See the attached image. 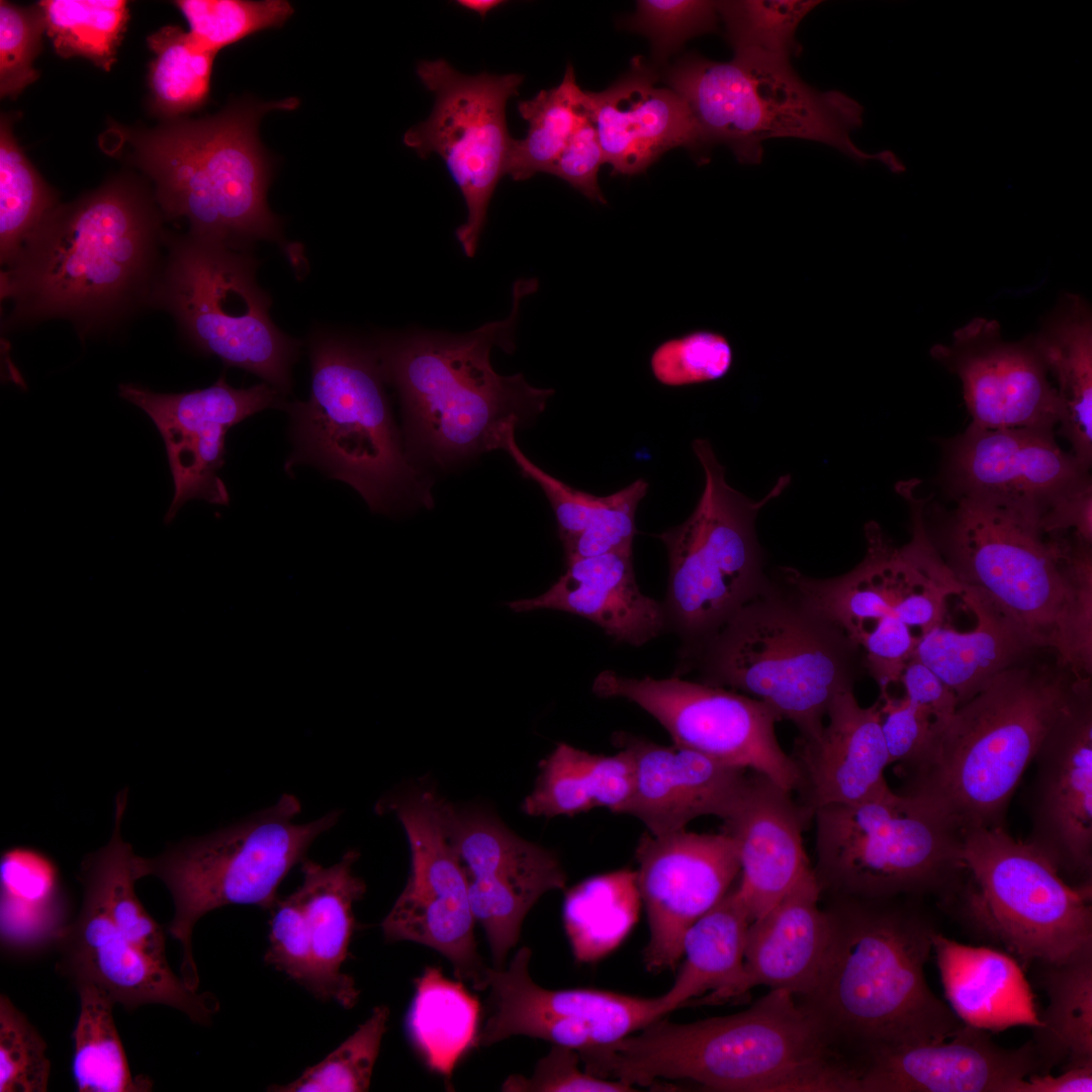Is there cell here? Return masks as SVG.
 Returning <instances> with one entry per match:
<instances>
[{
	"mask_svg": "<svg viewBox=\"0 0 1092 1092\" xmlns=\"http://www.w3.org/2000/svg\"><path fill=\"white\" fill-rule=\"evenodd\" d=\"M638 1034L579 1052L584 1070L630 1086L689 1080L712 1091L854 1092L855 1072L790 992L695 1022L660 1018Z\"/></svg>",
	"mask_w": 1092,
	"mask_h": 1092,
	"instance_id": "obj_1",
	"label": "cell"
},
{
	"mask_svg": "<svg viewBox=\"0 0 1092 1092\" xmlns=\"http://www.w3.org/2000/svg\"><path fill=\"white\" fill-rule=\"evenodd\" d=\"M910 898H830L825 908L824 960L798 1000L852 1065L881 1049L947 1038L965 1024L926 981L938 931Z\"/></svg>",
	"mask_w": 1092,
	"mask_h": 1092,
	"instance_id": "obj_2",
	"label": "cell"
},
{
	"mask_svg": "<svg viewBox=\"0 0 1092 1092\" xmlns=\"http://www.w3.org/2000/svg\"><path fill=\"white\" fill-rule=\"evenodd\" d=\"M161 215L154 193L127 175L54 207L1 273V298L13 304L6 323L62 317L86 333L150 296Z\"/></svg>",
	"mask_w": 1092,
	"mask_h": 1092,
	"instance_id": "obj_3",
	"label": "cell"
},
{
	"mask_svg": "<svg viewBox=\"0 0 1092 1092\" xmlns=\"http://www.w3.org/2000/svg\"><path fill=\"white\" fill-rule=\"evenodd\" d=\"M924 524L954 578L994 604L1038 646L1092 674V543L1045 534L1040 519L970 498L932 507Z\"/></svg>",
	"mask_w": 1092,
	"mask_h": 1092,
	"instance_id": "obj_4",
	"label": "cell"
},
{
	"mask_svg": "<svg viewBox=\"0 0 1092 1092\" xmlns=\"http://www.w3.org/2000/svg\"><path fill=\"white\" fill-rule=\"evenodd\" d=\"M535 281H518L511 314L462 335L413 332L385 336L373 347L385 381L399 397L410 461L447 467L497 449L509 422L524 427L541 414L553 389L522 374L494 371V346L511 352L522 296Z\"/></svg>",
	"mask_w": 1092,
	"mask_h": 1092,
	"instance_id": "obj_5",
	"label": "cell"
},
{
	"mask_svg": "<svg viewBox=\"0 0 1092 1092\" xmlns=\"http://www.w3.org/2000/svg\"><path fill=\"white\" fill-rule=\"evenodd\" d=\"M1085 677L1037 648L960 705L901 775L964 831L1004 826L1010 800L1045 735Z\"/></svg>",
	"mask_w": 1092,
	"mask_h": 1092,
	"instance_id": "obj_6",
	"label": "cell"
},
{
	"mask_svg": "<svg viewBox=\"0 0 1092 1092\" xmlns=\"http://www.w3.org/2000/svg\"><path fill=\"white\" fill-rule=\"evenodd\" d=\"M299 103L296 97L244 98L199 119L115 129L131 147L129 161L154 183L166 218H185L194 238L248 249L256 241L282 240L281 220L267 203L273 162L259 139L260 120Z\"/></svg>",
	"mask_w": 1092,
	"mask_h": 1092,
	"instance_id": "obj_7",
	"label": "cell"
},
{
	"mask_svg": "<svg viewBox=\"0 0 1092 1092\" xmlns=\"http://www.w3.org/2000/svg\"><path fill=\"white\" fill-rule=\"evenodd\" d=\"M309 356L310 395L285 406L293 441L285 468H320L351 485L376 513L431 508V484L406 456L373 348L318 332Z\"/></svg>",
	"mask_w": 1092,
	"mask_h": 1092,
	"instance_id": "obj_8",
	"label": "cell"
},
{
	"mask_svg": "<svg viewBox=\"0 0 1092 1092\" xmlns=\"http://www.w3.org/2000/svg\"><path fill=\"white\" fill-rule=\"evenodd\" d=\"M743 606L684 665L702 682L739 690L791 721L799 739L822 731L833 698L853 690L860 649L782 579Z\"/></svg>",
	"mask_w": 1092,
	"mask_h": 1092,
	"instance_id": "obj_9",
	"label": "cell"
},
{
	"mask_svg": "<svg viewBox=\"0 0 1092 1092\" xmlns=\"http://www.w3.org/2000/svg\"><path fill=\"white\" fill-rule=\"evenodd\" d=\"M662 81L687 104L704 150L723 144L742 164H759L762 143L796 138L825 144L857 163L902 168L890 150L868 153L850 134L862 125L863 107L840 91L805 83L791 63L716 62L689 54L664 68Z\"/></svg>",
	"mask_w": 1092,
	"mask_h": 1092,
	"instance_id": "obj_10",
	"label": "cell"
},
{
	"mask_svg": "<svg viewBox=\"0 0 1092 1092\" xmlns=\"http://www.w3.org/2000/svg\"><path fill=\"white\" fill-rule=\"evenodd\" d=\"M816 866L829 898H946L963 873V830L927 800L887 788L818 809Z\"/></svg>",
	"mask_w": 1092,
	"mask_h": 1092,
	"instance_id": "obj_11",
	"label": "cell"
},
{
	"mask_svg": "<svg viewBox=\"0 0 1092 1092\" xmlns=\"http://www.w3.org/2000/svg\"><path fill=\"white\" fill-rule=\"evenodd\" d=\"M300 811L299 800L284 794L273 806L241 822L184 840L155 857L138 855L139 880L156 877L172 896L174 915L167 930L181 945L180 977L188 987H199L192 951L196 922L226 905L271 911L280 899L283 880L340 816L339 811H331L316 820L296 823Z\"/></svg>",
	"mask_w": 1092,
	"mask_h": 1092,
	"instance_id": "obj_12",
	"label": "cell"
},
{
	"mask_svg": "<svg viewBox=\"0 0 1092 1092\" xmlns=\"http://www.w3.org/2000/svg\"><path fill=\"white\" fill-rule=\"evenodd\" d=\"M962 860L944 901L1021 962L1060 964L1092 950V881L1071 885L1005 826L964 830Z\"/></svg>",
	"mask_w": 1092,
	"mask_h": 1092,
	"instance_id": "obj_13",
	"label": "cell"
},
{
	"mask_svg": "<svg viewBox=\"0 0 1092 1092\" xmlns=\"http://www.w3.org/2000/svg\"><path fill=\"white\" fill-rule=\"evenodd\" d=\"M692 447L705 474L703 492L684 523L657 535L669 565L663 606L668 628L684 642L682 665L743 606L774 585L763 571L755 520L791 482L790 475L780 477L754 502L726 482L708 440L696 439Z\"/></svg>",
	"mask_w": 1092,
	"mask_h": 1092,
	"instance_id": "obj_14",
	"label": "cell"
},
{
	"mask_svg": "<svg viewBox=\"0 0 1092 1092\" xmlns=\"http://www.w3.org/2000/svg\"><path fill=\"white\" fill-rule=\"evenodd\" d=\"M167 243L166 265L153 284L151 303L170 312L202 353L289 393L300 343L271 320V299L256 281L255 257L248 249L190 235Z\"/></svg>",
	"mask_w": 1092,
	"mask_h": 1092,
	"instance_id": "obj_15",
	"label": "cell"
},
{
	"mask_svg": "<svg viewBox=\"0 0 1092 1092\" xmlns=\"http://www.w3.org/2000/svg\"><path fill=\"white\" fill-rule=\"evenodd\" d=\"M416 73L434 104L425 120L405 131L403 144L423 159L436 154L445 163L467 209L455 235L464 254L473 257L489 201L507 175L514 139L506 107L518 95L524 76L467 75L444 59L421 61Z\"/></svg>",
	"mask_w": 1092,
	"mask_h": 1092,
	"instance_id": "obj_16",
	"label": "cell"
},
{
	"mask_svg": "<svg viewBox=\"0 0 1092 1092\" xmlns=\"http://www.w3.org/2000/svg\"><path fill=\"white\" fill-rule=\"evenodd\" d=\"M443 803L433 791L414 789L379 804L400 821L411 851L406 885L380 926L387 942L412 941L440 952L459 981L483 991L487 967L477 950L467 878L446 833Z\"/></svg>",
	"mask_w": 1092,
	"mask_h": 1092,
	"instance_id": "obj_17",
	"label": "cell"
},
{
	"mask_svg": "<svg viewBox=\"0 0 1092 1092\" xmlns=\"http://www.w3.org/2000/svg\"><path fill=\"white\" fill-rule=\"evenodd\" d=\"M911 531L910 541L897 547L871 522L866 556L849 572L816 579L788 567L782 579L855 645L882 621L901 622L920 639L943 620L957 582L926 532Z\"/></svg>",
	"mask_w": 1092,
	"mask_h": 1092,
	"instance_id": "obj_18",
	"label": "cell"
},
{
	"mask_svg": "<svg viewBox=\"0 0 1092 1092\" xmlns=\"http://www.w3.org/2000/svg\"><path fill=\"white\" fill-rule=\"evenodd\" d=\"M592 691L600 698H621L637 705L669 733L675 745L759 772L789 793L799 787V767L776 736L780 718L757 699L676 676L637 678L613 670L601 671Z\"/></svg>",
	"mask_w": 1092,
	"mask_h": 1092,
	"instance_id": "obj_19",
	"label": "cell"
},
{
	"mask_svg": "<svg viewBox=\"0 0 1092 1092\" xmlns=\"http://www.w3.org/2000/svg\"><path fill=\"white\" fill-rule=\"evenodd\" d=\"M359 855L349 849L330 867L301 861V884L270 911L264 956L267 965L315 998L346 1009L360 995L354 978L342 971L356 927L354 904L366 893L364 880L354 872Z\"/></svg>",
	"mask_w": 1092,
	"mask_h": 1092,
	"instance_id": "obj_20",
	"label": "cell"
},
{
	"mask_svg": "<svg viewBox=\"0 0 1092 1092\" xmlns=\"http://www.w3.org/2000/svg\"><path fill=\"white\" fill-rule=\"evenodd\" d=\"M531 954L523 946L508 968L487 967L489 1012L477 1045L526 1035L580 1052L639 1031L677 1008L667 992L640 998L594 989H545L529 974Z\"/></svg>",
	"mask_w": 1092,
	"mask_h": 1092,
	"instance_id": "obj_21",
	"label": "cell"
},
{
	"mask_svg": "<svg viewBox=\"0 0 1092 1092\" xmlns=\"http://www.w3.org/2000/svg\"><path fill=\"white\" fill-rule=\"evenodd\" d=\"M443 820L465 871L470 908L485 932L492 968L503 969L526 915L545 893L565 888V871L553 851L520 837L489 811L444 800Z\"/></svg>",
	"mask_w": 1092,
	"mask_h": 1092,
	"instance_id": "obj_22",
	"label": "cell"
},
{
	"mask_svg": "<svg viewBox=\"0 0 1092 1092\" xmlns=\"http://www.w3.org/2000/svg\"><path fill=\"white\" fill-rule=\"evenodd\" d=\"M943 479L950 495L1039 519L1091 483L1088 468L1057 443L1054 430L977 429L943 444Z\"/></svg>",
	"mask_w": 1092,
	"mask_h": 1092,
	"instance_id": "obj_23",
	"label": "cell"
},
{
	"mask_svg": "<svg viewBox=\"0 0 1092 1092\" xmlns=\"http://www.w3.org/2000/svg\"><path fill=\"white\" fill-rule=\"evenodd\" d=\"M118 393L152 419L164 441L174 482L167 524L191 499L228 505L230 496L218 476L228 431L261 411L285 408L287 403L266 382L236 388L224 376L209 387L181 393L154 392L133 383L120 384Z\"/></svg>",
	"mask_w": 1092,
	"mask_h": 1092,
	"instance_id": "obj_24",
	"label": "cell"
},
{
	"mask_svg": "<svg viewBox=\"0 0 1092 1092\" xmlns=\"http://www.w3.org/2000/svg\"><path fill=\"white\" fill-rule=\"evenodd\" d=\"M635 858L650 933L645 968L650 973L674 970L687 930L725 896L740 873L736 846L724 831L647 832L638 841Z\"/></svg>",
	"mask_w": 1092,
	"mask_h": 1092,
	"instance_id": "obj_25",
	"label": "cell"
},
{
	"mask_svg": "<svg viewBox=\"0 0 1092 1092\" xmlns=\"http://www.w3.org/2000/svg\"><path fill=\"white\" fill-rule=\"evenodd\" d=\"M1026 841L1061 875L1092 881V682L1082 677L1035 753Z\"/></svg>",
	"mask_w": 1092,
	"mask_h": 1092,
	"instance_id": "obj_26",
	"label": "cell"
},
{
	"mask_svg": "<svg viewBox=\"0 0 1092 1092\" xmlns=\"http://www.w3.org/2000/svg\"><path fill=\"white\" fill-rule=\"evenodd\" d=\"M930 355L961 380L970 427L1059 425L1061 400L1033 335L1005 342L997 321L975 317L954 331L950 344L934 345Z\"/></svg>",
	"mask_w": 1092,
	"mask_h": 1092,
	"instance_id": "obj_27",
	"label": "cell"
},
{
	"mask_svg": "<svg viewBox=\"0 0 1092 1092\" xmlns=\"http://www.w3.org/2000/svg\"><path fill=\"white\" fill-rule=\"evenodd\" d=\"M82 887L80 912L52 940L59 954L56 972L74 988L96 986L127 1011L161 1004L194 1023L210 1024L219 1011L215 996L188 987L171 968L150 959L114 925L94 889Z\"/></svg>",
	"mask_w": 1092,
	"mask_h": 1092,
	"instance_id": "obj_28",
	"label": "cell"
},
{
	"mask_svg": "<svg viewBox=\"0 0 1092 1092\" xmlns=\"http://www.w3.org/2000/svg\"><path fill=\"white\" fill-rule=\"evenodd\" d=\"M854 1069L855 1092H1008L1040 1065L1032 1040L1002 1048L987 1030L964 1024L944 1039L875 1051Z\"/></svg>",
	"mask_w": 1092,
	"mask_h": 1092,
	"instance_id": "obj_29",
	"label": "cell"
},
{
	"mask_svg": "<svg viewBox=\"0 0 1092 1092\" xmlns=\"http://www.w3.org/2000/svg\"><path fill=\"white\" fill-rule=\"evenodd\" d=\"M613 743L628 752L633 791L626 811L651 835L682 829L694 819H728L746 788L747 769L678 745H661L619 731Z\"/></svg>",
	"mask_w": 1092,
	"mask_h": 1092,
	"instance_id": "obj_30",
	"label": "cell"
},
{
	"mask_svg": "<svg viewBox=\"0 0 1092 1092\" xmlns=\"http://www.w3.org/2000/svg\"><path fill=\"white\" fill-rule=\"evenodd\" d=\"M641 57L601 92L583 91V109L594 123L612 175L644 173L664 153L677 147L705 151L685 101Z\"/></svg>",
	"mask_w": 1092,
	"mask_h": 1092,
	"instance_id": "obj_31",
	"label": "cell"
},
{
	"mask_svg": "<svg viewBox=\"0 0 1092 1092\" xmlns=\"http://www.w3.org/2000/svg\"><path fill=\"white\" fill-rule=\"evenodd\" d=\"M767 777L752 771L724 829L736 846L741 879L735 892L749 919L766 913L811 866L802 833L803 809Z\"/></svg>",
	"mask_w": 1092,
	"mask_h": 1092,
	"instance_id": "obj_32",
	"label": "cell"
},
{
	"mask_svg": "<svg viewBox=\"0 0 1092 1092\" xmlns=\"http://www.w3.org/2000/svg\"><path fill=\"white\" fill-rule=\"evenodd\" d=\"M826 716L828 724L816 738L797 739L793 757L800 771L797 802L809 821L820 808L855 804L889 788L879 701L864 708L853 690L844 691Z\"/></svg>",
	"mask_w": 1092,
	"mask_h": 1092,
	"instance_id": "obj_33",
	"label": "cell"
},
{
	"mask_svg": "<svg viewBox=\"0 0 1092 1092\" xmlns=\"http://www.w3.org/2000/svg\"><path fill=\"white\" fill-rule=\"evenodd\" d=\"M821 889L813 869L747 929L743 972L727 1001L766 986L797 999L814 988L829 939V919L819 907Z\"/></svg>",
	"mask_w": 1092,
	"mask_h": 1092,
	"instance_id": "obj_34",
	"label": "cell"
},
{
	"mask_svg": "<svg viewBox=\"0 0 1092 1092\" xmlns=\"http://www.w3.org/2000/svg\"><path fill=\"white\" fill-rule=\"evenodd\" d=\"M516 613L549 609L589 620L618 642L642 646L668 628L664 606L636 581L632 552L566 561L565 572L542 595L508 603Z\"/></svg>",
	"mask_w": 1092,
	"mask_h": 1092,
	"instance_id": "obj_35",
	"label": "cell"
},
{
	"mask_svg": "<svg viewBox=\"0 0 1092 1092\" xmlns=\"http://www.w3.org/2000/svg\"><path fill=\"white\" fill-rule=\"evenodd\" d=\"M961 598L975 618L974 627L959 631L945 616L919 639L913 653L953 692L958 707L998 673L1043 648L979 593L962 585Z\"/></svg>",
	"mask_w": 1092,
	"mask_h": 1092,
	"instance_id": "obj_36",
	"label": "cell"
},
{
	"mask_svg": "<svg viewBox=\"0 0 1092 1092\" xmlns=\"http://www.w3.org/2000/svg\"><path fill=\"white\" fill-rule=\"evenodd\" d=\"M932 950L949 1007L963 1023L987 1031L1040 1025L1033 993L1013 956L939 932Z\"/></svg>",
	"mask_w": 1092,
	"mask_h": 1092,
	"instance_id": "obj_37",
	"label": "cell"
},
{
	"mask_svg": "<svg viewBox=\"0 0 1092 1092\" xmlns=\"http://www.w3.org/2000/svg\"><path fill=\"white\" fill-rule=\"evenodd\" d=\"M1056 379L1062 413L1059 433L1086 468L1092 463V313L1080 295L1065 293L1033 335Z\"/></svg>",
	"mask_w": 1092,
	"mask_h": 1092,
	"instance_id": "obj_38",
	"label": "cell"
},
{
	"mask_svg": "<svg viewBox=\"0 0 1092 1092\" xmlns=\"http://www.w3.org/2000/svg\"><path fill=\"white\" fill-rule=\"evenodd\" d=\"M633 791L628 752L592 753L558 743L541 761L533 791L522 810L530 816H574L596 808L626 814Z\"/></svg>",
	"mask_w": 1092,
	"mask_h": 1092,
	"instance_id": "obj_39",
	"label": "cell"
},
{
	"mask_svg": "<svg viewBox=\"0 0 1092 1092\" xmlns=\"http://www.w3.org/2000/svg\"><path fill=\"white\" fill-rule=\"evenodd\" d=\"M751 923L735 888L687 930L685 961L667 991L679 1007L727 1001L743 972L746 933Z\"/></svg>",
	"mask_w": 1092,
	"mask_h": 1092,
	"instance_id": "obj_40",
	"label": "cell"
},
{
	"mask_svg": "<svg viewBox=\"0 0 1092 1092\" xmlns=\"http://www.w3.org/2000/svg\"><path fill=\"white\" fill-rule=\"evenodd\" d=\"M463 982L427 967L415 979L416 993L405 1016L407 1036L428 1068L451 1087L455 1066L477 1046L479 1003Z\"/></svg>",
	"mask_w": 1092,
	"mask_h": 1092,
	"instance_id": "obj_41",
	"label": "cell"
},
{
	"mask_svg": "<svg viewBox=\"0 0 1092 1092\" xmlns=\"http://www.w3.org/2000/svg\"><path fill=\"white\" fill-rule=\"evenodd\" d=\"M1049 997L1033 1028L1039 1073L1067 1061L1066 1068L1092 1065V950L1067 962L1040 965Z\"/></svg>",
	"mask_w": 1092,
	"mask_h": 1092,
	"instance_id": "obj_42",
	"label": "cell"
},
{
	"mask_svg": "<svg viewBox=\"0 0 1092 1092\" xmlns=\"http://www.w3.org/2000/svg\"><path fill=\"white\" fill-rule=\"evenodd\" d=\"M641 905L636 871L627 868L570 888L563 923L575 960L596 962L616 949L637 922Z\"/></svg>",
	"mask_w": 1092,
	"mask_h": 1092,
	"instance_id": "obj_43",
	"label": "cell"
},
{
	"mask_svg": "<svg viewBox=\"0 0 1092 1092\" xmlns=\"http://www.w3.org/2000/svg\"><path fill=\"white\" fill-rule=\"evenodd\" d=\"M80 1010L72 1032V1075L78 1092H149L153 1081L132 1076L114 1019L115 1004L94 985L75 988Z\"/></svg>",
	"mask_w": 1092,
	"mask_h": 1092,
	"instance_id": "obj_44",
	"label": "cell"
},
{
	"mask_svg": "<svg viewBox=\"0 0 1092 1092\" xmlns=\"http://www.w3.org/2000/svg\"><path fill=\"white\" fill-rule=\"evenodd\" d=\"M2 941H24L62 927L58 868L42 852L23 846L5 850L0 863Z\"/></svg>",
	"mask_w": 1092,
	"mask_h": 1092,
	"instance_id": "obj_45",
	"label": "cell"
},
{
	"mask_svg": "<svg viewBox=\"0 0 1092 1092\" xmlns=\"http://www.w3.org/2000/svg\"><path fill=\"white\" fill-rule=\"evenodd\" d=\"M147 43L154 53L148 72L150 110L169 120L204 106L217 53L199 47L178 25L161 27Z\"/></svg>",
	"mask_w": 1092,
	"mask_h": 1092,
	"instance_id": "obj_46",
	"label": "cell"
},
{
	"mask_svg": "<svg viewBox=\"0 0 1092 1092\" xmlns=\"http://www.w3.org/2000/svg\"><path fill=\"white\" fill-rule=\"evenodd\" d=\"M583 90L568 64L561 82L551 89L518 104L528 122L527 134L514 140L507 175L523 181L538 173H548L584 116Z\"/></svg>",
	"mask_w": 1092,
	"mask_h": 1092,
	"instance_id": "obj_47",
	"label": "cell"
},
{
	"mask_svg": "<svg viewBox=\"0 0 1092 1092\" xmlns=\"http://www.w3.org/2000/svg\"><path fill=\"white\" fill-rule=\"evenodd\" d=\"M820 1H717L734 59L791 63L801 53L796 40L800 22Z\"/></svg>",
	"mask_w": 1092,
	"mask_h": 1092,
	"instance_id": "obj_48",
	"label": "cell"
},
{
	"mask_svg": "<svg viewBox=\"0 0 1092 1092\" xmlns=\"http://www.w3.org/2000/svg\"><path fill=\"white\" fill-rule=\"evenodd\" d=\"M13 116L0 121V258L9 265L42 218L57 206L53 189L13 134Z\"/></svg>",
	"mask_w": 1092,
	"mask_h": 1092,
	"instance_id": "obj_49",
	"label": "cell"
},
{
	"mask_svg": "<svg viewBox=\"0 0 1092 1092\" xmlns=\"http://www.w3.org/2000/svg\"><path fill=\"white\" fill-rule=\"evenodd\" d=\"M46 32L62 58L83 57L109 71L129 19L123 0H42Z\"/></svg>",
	"mask_w": 1092,
	"mask_h": 1092,
	"instance_id": "obj_50",
	"label": "cell"
},
{
	"mask_svg": "<svg viewBox=\"0 0 1092 1092\" xmlns=\"http://www.w3.org/2000/svg\"><path fill=\"white\" fill-rule=\"evenodd\" d=\"M388 1018L387 1006L374 1007L368 1019L323 1061L307 1068L292 1082L286 1085H273L268 1090L278 1092L367 1091Z\"/></svg>",
	"mask_w": 1092,
	"mask_h": 1092,
	"instance_id": "obj_51",
	"label": "cell"
},
{
	"mask_svg": "<svg viewBox=\"0 0 1092 1092\" xmlns=\"http://www.w3.org/2000/svg\"><path fill=\"white\" fill-rule=\"evenodd\" d=\"M192 39L218 53L259 31L281 27L293 14L285 0H178Z\"/></svg>",
	"mask_w": 1092,
	"mask_h": 1092,
	"instance_id": "obj_52",
	"label": "cell"
},
{
	"mask_svg": "<svg viewBox=\"0 0 1092 1092\" xmlns=\"http://www.w3.org/2000/svg\"><path fill=\"white\" fill-rule=\"evenodd\" d=\"M732 364L733 349L728 339L709 330L668 339L658 345L650 357L654 378L671 387L722 379Z\"/></svg>",
	"mask_w": 1092,
	"mask_h": 1092,
	"instance_id": "obj_53",
	"label": "cell"
},
{
	"mask_svg": "<svg viewBox=\"0 0 1092 1092\" xmlns=\"http://www.w3.org/2000/svg\"><path fill=\"white\" fill-rule=\"evenodd\" d=\"M718 20L715 1L640 0L624 25L645 35L651 43L653 61L663 65L690 38L715 31Z\"/></svg>",
	"mask_w": 1092,
	"mask_h": 1092,
	"instance_id": "obj_54",
	"label": "cell"
},
{
	"mask_svg": "<svg viewBox=\"0 0 1092 1092\" xmlns=\"http://www.w3.org/2000/svg\"><path fill=\"white\" fill-rule=\"evenodd\" d=\"M46 1040L5 995H0V1092H46L51 1074Z\"/></svg>",
	"mask_w": 1092,
	"mask_h": 1092,
	"instance_id": "obj_55",
	"label": "cell"
},
{
	"mask_svg": "<svg viewBox=\"0 0 1092 1092\" xmlns=\"http://www.w3.org/2000/svg\"><path fill=\"white\" fill-rule=\"evenodd\" d=\"M46 32L38 4L19 6L0 1V94L16 97L38 79L32 63L41 52Z\"/></svg>",
	"mask_w": 1092,
	"mask_h": 1092,
	"instance_id": "obj_56",
	"label": "cell"
},
{
	"mask_svg": "<svg viewBox=\"0 0 1092 1092\" xmlns=\"http://www.w3.org/2000/svg\"><path fill=\"white\" fill-rule=\"evenodd\" d=\"M647 489L648 483L638 478L604 496L585 528L563 544L566 561L614 552H632L636 533L635 514Z\"/></svg>",
	"mask_w": 1092,
	"mask_h": 1092,
	"instance_id": "obj_57",
	"label": "cell"
},
{
	"mask_svg": "<svg viewBox=\"0 0 1092 1092\" xmlns=\"http://www.w3.org/2000/svg\"><path fill=\"white\" fill-rule=\"evenodd\" d=\"M517 428L519 426L514 421L505 425L498 438L497 449L505 450L519 467L522 475L534 480L542 488L554 512L558 536L564 544L585 528L602 505L604 496H596L578 490L534 464L516 442Z\"/></svg>",
	"mask_w": 1092,
	"mask_h": 1092,
	"instance_id": "obj_58",
	"label": "cell"
},
{
	"mask_svg": "<svg viewBox=\"0 0 1092 1092\" xmlns=\"http://www.w3.org/2000/svg\"><path fill=\"white\" fill-rule=\"evenodd\" d=\"M878 701L889 761L897 763L902 774L923 756L941 727L927 710L904 696L880 691Z\"/></svg>",
	"mask_w": 1092,
	"mask_h": 1092,
	"instance_id": "obj_59",
	"label": "cell"
},
{
	"mask_svg": "<svg viewBox=\"0 0 1092 1092\" xmlns=\"http://www.w3.org/2000/svg\"><path fill=\"white\" fill-rule=\"evenodd\" d=\"M577 1051L553 1044L541 1058L531 1077L510 1076L502 1085L509 1092H630L636 1087L626 1083L597 1077L579 1068Z\"/></svg>",
	"mask_w": 1092,
	"mask_h": 1092,
	"instance_id": "obj_60",
	"label": "cell"
},
{
	"mask_svg": "<svg viewBox=\"0 0 1092 1092\" xmlns=\"http://www.w3.org/2000/svg\"><path fill=\"white\" fill-rule=\"evenodd\" d=\"M605 163L596 127L584 113L547 174L564 180L589 200L606 204L607 200L598 180L600 168Z\"/></svg>",
	"mask_w": 1092,
	"mask_h": 1092,
	"instance_id": "obj_61",
	"label": "cell"
},
{
	"mask_svg": "<svg viewBox=\"0 0 1092 1092\" xmlns=\"http://www.w3.org/2000/svg\"><path fill=\"white\" fill-rule=\"evenodd\" d=\"M904 697L927 710L942 728L958 708L953 692L926 665L911 658L903 668L899 682Z\"/></svg>",
	"mask_w": 1092,
	"mask_h": 1092,
	"instance_id": "obj_62",
	"label": "cell"
},
{
	"mask_svg": "<svg viewBox=\"0 0 1092 1092\" xmlns=\"http://www.w3.org/2000/svg\"><path fill=\"white\" fill-rule=\"evenodd\" d=\"M1092 1065L1066 1068L1053 1076L1033 1073L1012 1083L1008 1092H1091Z\"/></svg>",
	"mask_w": 1092,
	"mask_h": 1092,
	"instance_id": "obj_63",
	"label": "cell"
},
{
	"mask_svg": "<svg viewBox=\"0 0 1092 1092\" xmlns=\"http://www.w3.org/2000/svg\"><path fill=\"white\" fill-rule=\"evenodd\" d=\"M503 0H457L456 4L466 10L477 13L481 18L497 7L505 5Z\"/></svg>",
	"mask_w": 1092,
	"mask_h": 1092,
	"instance_id": "obj_64",
	"label": "cell"
}]
</instances>
